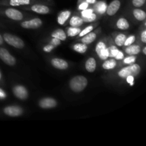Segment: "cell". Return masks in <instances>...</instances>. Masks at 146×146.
I'll list each match as a JSON object with an SVG mask.
<instances>
[{
	"label": "cell",
	"mask_w": 146,
	"mask_h": 146,
	"mask_svg": "<svg viewBox=\"0 0 146 146\" xmlns=\"http://www.w3.org/2000/svg\"><path fill=\"white\" fill-rule=\"evenodd\" d=\"M108 57H111V58H115V56H116V54H118L119 50H118V48L115 47V46H111L108 47Z\"/></svg>",
	"instance_id": "obj_28"
},
{
	"label": "cell",
	"mask_w": 146,
	"mask_h": 146,
	"mask_svg": "<svg viewBox=\"0 0 146 146\" xmlns=\"http://www.w3.org/2000/svg\"><path fill=\"white\" fill-rule=\"evenodd\" d=\"M94 29V27L93 26H89V27H87L86 28L84 29V30H82V31H81V32L79 33V34H78V36H79L80 37H82L84 36V35H86V34H87L88 33L91 32L92 30Z\"/></svg>",
	"instance_id": "obj_32"
},
{
	"label": "cell",
	"mask_w": 146,
	"mask_h": 146,
	"mask_svg": "<svg viewBox=\"0 0 146 146\" xmlns=\"http://www.w3.org/2000/svg\"><path fill=\"white\" fill-rule=\"evenodd\" d=\"M141 47L138 45H130L125 48V53L128 55H137L141 52Z\"/></svg>",
	"instance_id": "obj_17"
},
{
	"label": "cell",
	"mask_w": 146,
	"mask_h": 146,
	"mask_svg": "<svg viewBox=\"0 0 146 146\" xmlns=\"http://www.w3.org/2000/svg\"><path fill=\"white\" fill-rule=\"evenodd\" d=\"M116 26L118 29L121 30H126L129 28L130 24L127 19L125 18H121L118 20L116 23Z\"/></svg>",
	"instance_id": "obj_22"
},
{
	"label": "cell",
	"mask_w": 146,
	"mask_h": 146,
	"mask_svg": "<svg viewBox=\"0 0 146 146\" xmlns=\"http://www.w3.org/2000/svg\"><path fill=\"white\" fill-rule=\"evenodd\" d=\"M13 93L17 98L21 100H25L28 98V91L27 88L23 86H16L13 88Z\"/></svg>",
	"instance_id": "obj_6"
},
{
	"label": "cell",
	"mask_w": 146,
	"mask_h": 146,
	"mask_svg": "<svg viewBox=\"0 0 146 146\" xmlns=\"http://www.w3.org/2000/svg\"><path fill=\"white\" fill-rule=\"evenodd\" d=\"M86 1L88 4H95L96 2V0H86Z\"/></svg>",
	"instance_id": "obj_42"
},
{
	"label": "cell",
	"mask_w": 146,
	"mask_h": 146,
	"mask_svg": "<svg viewBox=\"0 0 146 146\" xmlns=\"http://www.w3.org/2000/svg\"><path fill=\"white\" fill-rule=\"evenodd\" d=\"M31 10L34 12H36L38 14H46L49 13L50 9L47 6L43 5V4H34L32 7H31Z\"/></svg>",
	"instance_id": "obj_13"
},
{
	"label": "cell",
	"mask_w": 146,
	"mask_h": 146,
	"mask_svg": "<svg viewBox=\"0 0 146 146\" xmlns=\"http://www.w3.org/2000/svg\"><path fill=\"white\" fill-rule=\"evenodd\" d=\"M133 15L135 18L138 21H143L146 18V13L143 10L141 9H133Z\"/></svg>",
	"instance_id": "obj_19"
},
{
	"label": "cell",
	"mask_w": 146,
	"mask_h": 146,
	"mask_svg": "<svg viewBox=\"0 0 146 146\" xmlns=\"http://www.w3.org/2000/svg\"><path fill=\"white\" fill-rule=\"evenodd\" d=\"M0 58L9 66H14L16 64L15 58L4 48H0Z\"/></svg>",
	"instance_id": "obj_4"
},
{
	"label": "cell",
	"mask_w": 146,
	"mask_h": 146,
	"mask_svg": "<svg viewBox=\"0 0 146 146\" xmlns=\"http://www.w3.org/2000/svg\"><path fill=\"white\" fill-rule=\"evenodd\" d=\"M135 60H136V57L133 55H131L130 56L126 57L125 58H124L123 63L125 64H132L135 62Z\"/></svg>",
	"instance_id": "obj_30"
},
{
	"label": "cell",
	"mask_w": 146,
	"mask_h": 146,
	"mask_svg": "<svg viewBox=\"0 0 146 146\" xmlns=\"http://www.w3.org/2000/svg\"><path fill=\"white\" fill-rule=\"evenodd\" d=\"M82 39H81V42L84 43L85 44H90L92 42H94L96 38V34L94 32H89L87 34L84 35L82 36Z\"/></svg>",
	"instance_id": "obj_15"
},
{
	"label": "cell",
	"mask_w": 146,
	"mask_h": 146,
	"mask_svg": "<svg viewBox=\"0 0 146 146\" xmlns=\"http://www.w3.org/2000/svg\"><path fill=\"white\" fill-rule=\"evenodd\" d=\"M86 69L88 72L93 73L96 68V61L94 58L91 57V58H88L85 64Z\"/></svg>",
	"instance_id": "obj_14"
},
{
	"label": "cell",
	"mask_w": 146,
	"mask_h": 146,
	"mask_svg": "<svg viewBox=\"0 0 146 146\" xmlns=\"http://www.w3.org/2000/svg\"><path fill=\"white\" fill-rule=\"evenodd\" d=\"M107 9V4L105 1H98V2L95 3V7H94V10L98 14H103L106 12Z\"/></svg>",
	"instance_id": "obj_16"
},
{
	"label": "cell",
	"mask_w": 146,
	"mask_h": 146,
	"mask_svg": "<svg viewBox=\"0 0 146 146\" xmlns=\"http://www.w3.org/2000/svg\"><path fill=\"white\" fill-rule=\"evenodd\" d=\"M141 41H142L143 43L145 44L146 43V31H143L141 34Z\"/></svg>",
	"instance_id": "obj_40"
},
{
	"label": "cell",
	"mask_w": 146,
	"mask_h": 146,
	"mask_svg": "<svg viewBox=\"0 0 146 146\" xmlns=\"http://www.w3.org/2000/svg\"><path fill=\"white\" fill-rule=\"evenodd\" d=\"M88 85V80L84 76H76L70 81L69 86L73 91L79 93L84 91Z\"/></svg>",
	"instance_id": "obj_1"
},
{
	"label": "cell",
	"mask_w": 146,
	"mask_h": 146,
	"mask_svg": "<svg viewBox=\"0 0 146 146\" xmlns=\"http://www.w3.org/2000/svg\"><path fill=\"white\" fill-rule=\"evenodd\" d=\"M51 64L54 68L60 70H65L68 67V64L67 63V61L64 59H61V58H53L51 60Z\"/></svg>",
	"instance_id": "obj_12"
},
{
	"label": "cell",
	"mask_w": 146,
	"mask_h": 146,
	"mask_svg": "<svg viewBox=\"0 0 146 146\" xmlns=\"http://www.w3.org/2000/svg\"><path fill=\"white\" fill-rule=\"evenodd\" d=\"M4 41L10 46L15 47L17 48H22L24 47V42L21 38L13 34L5 33L3 36Z\"/></svg>",
	"instance_id": "obj_3"
},
{
	"label": "cell",
	"mask_w": 146,
	"mask_h": 146,
	"mask_svg": "<svg viewBox=\"0 0 146 146\" xmlns=\"http://www.w3.org/2000/svg\"><path fill=\"white\" fill-rule=\"evenodd\" d=\"M5 14L7 17L16 21H20L23 19V14L21 11L13 8H9L6 9Z\"/></svg>",
	"instance_id": "obj_10"
},
{
	"label": "cell",
	"mask_w": 146,
	"mask_h": 146,
	"mask_svg": "<svg viewBox=\"0 0 146 146\" xmlns=\"http://www.w3.org/2000/svg\"><path fill=\"white\" fill-rule=\"evenodd\" d=\"M135 41V36L132 35V36H130L129 37H128L126 38H125V42H124V46H130L131 45V44H133V43L134 42V41Z\"/></svg>",
	"instance_id": "obj_31"
},
{
	"label": "cell",
	"mask_w": 146,
	"mask_h": 146,
	"mask_svg": "<svg viewBox=\"0 0 146 146\" xmlns=\"http://www.w3.org/2000/svg\"><path fill=\"white\" fill-rule=\"evenodd\" d=\"M83 23H84V20L82 19V18L77 17V16H74L71 17V20H70V25L74 27H80L82 25Z\"/></svg>",
	"instance_id": "obj_23"
},
{
	"label": "cell",
	"mask_w": 146,
	"mask_h": 146,
	"mask_svg": "<svg viewBox=\"0 0 146 146\" xmlns=\"http://www.w3.org/2000/svg\"><path fill=\"white\" fill-rule=\"evenodd\" d=\"M88 7V3L86 2V1H83L82 2L79 4V6H78V9L82 11V10L86 9Z\"/></svg>",
	"instance_id": "obj_36"
},
{
	"label": "cell",
	"mask_w": 146,
	"mask_h": 146,
	"mask_svg": "<svg viewBox=\"0 0 146 146\" xmlns=\"http://www.w3.org/2000/svg\"><path fill=\"white\" fill-rule=\"evenodd\" d=\"M73 48H74V51H76V52L80 53V54H84L87 51L88 47H87V44L81 43V44H76L73 46Z\"/></svg>",
	"instance_id": "obj_25"
},
{
	"label": "cell",
	"mask_w": 146,
	"mask_h": 146,
	"mask_svg": "<svg viewBox=\"0 0 146 146\" xmlns=\"http://www.w3.org/2000/svg\"><path fill=\"white\" fill-rule=\"evenodd\" d=\"M143 52L144 55H146V47H144L143 49Z\"/></svg>",
	"instance_id": "obj_44"
},
{
	"label": "cell",
	"mask_w": 146,
	"mask_h": 146,
	"mask_svg": "<svg viewBox=\"0 0 146 146\" xmlns=\"http://www.w3.org/2000/svg\"><path fill=\"white\" fill-rule=\"evenodd\" d=\"M42 25V21L38 18L33 19L29 20V21H23L21 24V26L24 29H38Z\"/></svg>",
	"instance_id": "obj_7"
},
{
	"label": "cell",
	"mask_w": 146,
	"mask_h": 146,
	"mask_svg": "<svg viewBox=\"0 0 146 146\" xmlns=\"http://www.w3.org/2000/svg\"><path fill=\"white\" fill-rule=\"evenodd\" d=\"M121 7V1L120 0H113L111 1V4L108 6H107L106 12L108 15L113 16L117 13V11L119 10Z\"/></svg>",
	"instance_id": "obj_11"
},
{
	"label": "cell",
	"mask_w": 146,
	"mask_h": 146,
	"mask_svg": "<svg viewBox=\"0 0 146 146\" xmlns=\"http://www.w3.org/2000/svg\"><path fill=\"white\" fill-rule=\"evenodd\" d=\"M51 36L54 38H57L60 39L61 41H65L66 39V34L64 32V30L58 29L55 30L54 32L51 34Z\"/></svg>",
	"instance_id": "obj_20"
},
{
	"label": "cell",
	"mask_w": 146,
	"mask_h": 146,
	"mask_svg": "<svg viewBox=\"0 0 146 146\" xmlns=\"http://www.w3.org/2000/svg\"><path fill=\"white\" fill-rule=\"evenodd\" d=\"M1 72H0V79H1Z\"/></svg>",
	"instance_id": "obj_45"
},
{
	"label": "cell",
	"mask_w": 146,
	"mask_h": 146,
	"mask_svg": "<svg viewBox=\"0 0 146 146\" xmlns=\"http://www.w3.org/2000/svg\"><path fill=\"white\" fill-rule=\"evenodd\" d=\"M49 44H51V45L54 46V47H56V46H58L61 44V40L58 39V38H54V37H53V38L51 40V41H50Z\"/></svg>",
	"instance_id": "obj_35"
},
{
	"label": "cell",
	"mask_w": 146,
	"mask_h": 146,
	"mask_svg": "<svg viewBox=\"0 0 146 146\" xmlns=\"http://www.w3.org/2000/svg\"><path fill=\"white\" fill-rule=\"evenodd\" d=\"M71 15V11H64L58 15V23L61 25L64 24V23L66 21L68 17Z\"/></svg>",
	"instance_id": "obj_21"
},
{
	"label": "cell",
	"mask_w": 146,
	"mask_h": 146,
	"mask_svg": "<svg viewBox=\"0 0 146 146\" xmlns=\"http://www.w3.org/2000/svg\"><path fill=\"white\" fill-rule=\"evenodd\" d=\"M38 105L41 108L49 109V108H55L57 105V102L52 98H44L39 101Z\"/></svg>",
	"instance_id": "obj_9"
},
{
	"label": "cell",
	"mask_w": 146,
	"mask_h": 146,
	"mask_svg": "<svg viewBox=\"0 0 146 146\" xmlns=\"http://www.w3.org/2000/svg\"><path fill=\"white\" fill-rule=\"evenodd\" d=\"M4 113L9 116L17 117L22 115L23 109L19 106H11L6 107L4 109Z\"/></svg>",
	"instance_id": "obj_8"
},
{
	"label": "cell",
	"mask_w": 146,
	"mask_h": 146,
	"mask_svg": "<svg viewBox=\"0 0 146 146\" xmlns=\"http://www.w3.org/2000/svg\"><path fill=\"white\" fill-rule=\"evenodd\" d=\"M93 13H94V9H92L87 8L86 9L82 10V11H81V16H82V19L87 18V17H88L89 16H91Z\"/></svg>",
	"instance_id": "obj_29"
},
{
	"label": "cell",
	"mask_w": 146,
	"mask_h": 146,
	"mask_svg": "<svg viewBox=\"0 0 146 146\" xmlns=\"http://www.w3.org/2000/svg\"><path fill=\"white\" fill-rule=\"evenodd\" d=\"M84 20V21H86V22H92V21H95L96 19V15L95 13H93L91 16H89L87 18L82 19Z\"/></svg>",
	"instance_id": "obj_34"
},
{
	"label": "cell",
	"mask_w": 146,
	"mask_h": 146,
	"mask_svg": "<svg viewBox=\"0 0 146 146\" xmlns=\"http://www.w3.org/2000/svg\"><path fill=\"white\" fill-rule=\"evenodd\" d=\"M116 61L114 58H110V59L105 60L104 63L103 64V68L106 70L113 69L116 66Z\"/></svg>",
	"instance_id": "obj_18"
},
{
	"label": "cell",
	"mask_w": 146,
	"mask_h": 146,
	"mask_svg": "<svg viewBox=\"0 0 146 146\" xmlns=\"http://www.w3.org/2000/svg\"><path fill=\"white\" fill-rule=\"evenodd\" d=\"M6 97V94L4 93V91L2 89L0 88V99H2Z\"/></svg>",
	"instance_id": "obj_41"
},
{
	"label": "cell",
	"mask_w": 146,
	"mask_h": 146,
	"mask_svg": "<svg viewBox=\"0 0 146 146\" xmlns=\"http://www.w3.org/2000/svg\"><path fill=\"white\" fill-rule=\"evenodd\" d=\"M31 3V0H9V4L12 7H18V6L28 5Z\"/></svg>",
	"instance_id": "obj_24"
},
{
	"label": "cell",
	"mask_w": 146,
	"mask_h": 146,
	"mask_svg": "<svg viewBox=\"0 0 146 146\" xmlns=\"http://www.w3.org/2000/svg\"><path fill=\"white\" fill-rule=\"evenodd\" d=\"M145 0H132L133 5L135 7L139 8V7H143L145 4Z\"/></svg>",
	"instance_id": "obj_33"
},
{
	"label": "cell",
	"mask_w": 146,
	"mask_h": 146,
	"mask_svg": "<svg viewBox=\"0 0 146 146\" xmlns=\"http://www.w3.org/2000/svg\"><path fill=\"white\" fill-rule=\"evenodd\" d=\"M3 41H4V38H3V37L1 36V35H0V45H1V44H3Z\"/></svg>",
	"instance_id": "obj_43"
},
{
	"label": "cell",
	"mask_w": 146,
	"mask_h": 146,
	"mask_svg": "<svg viewBox=\"0 0 146 146\" xmlns=\"http://www.w3.org/2000/svg\"><path fill=\"white\" fill-rule=\"evenodd\" d=\"M124 57V55L123 54L122 51H119L118 52V54H116V56H115V59H118V60H121V59H123Z\"/></svg>",
	"instance_id": "obj_39"
},
{
	"label": "cell",
	"mask_w": 146,
	"mask_h": 146,
	"mask_svg": "<svg viewBox=\"0 0 146 146\" xmlns=\"http://www.w3.org/2000/svg\"><path fill=\"white\" fill-rule=\"evenodd\" d=\"M81 31V30L80 28L71 27L67 29V34H68V36H77L78 34H79Z\"/></svg>",
	"instance_id": "obj_26"
},
{
	"label": "cell",
	"mask_w": 146,
	"mask_h": 146,
	"mask_svg": "<svg viewBox=\"0 0 146 146\" xmlns=\"http://www.w3.org/2000/svg\"><path fill=\"white\" fill-rule=\"evenodd\" d=\"M54 48H55V47H54V46L51 45V44H48V45L45 46L43 48V50H44V51H45V52L49 53V52H51V51H52Z\"/></svg>",
	"instance_id": "obj_37"
},
{
	"label": "cell",
	"mask_w": 146,
	"mask_h": 146,
	"mask_svg": "<svg viewBox=\"0 0 146 146\" xmlns=\"http://www.w3.org/2000/svg\"><path fill=\"white\" fill-rule=\"evenodd\" d=\"M126 80H127V82L130 84V85L132 86L133 85V82H134V76H129L126 77Z\"/></svg>",
	"instance_id": "obj_38"
},
{
	"label": "cell",
	"mask_w": 146,
	"mask_h": 146,
	"mask_svg": "<svg viewBox=\"0 0 146 146\" xmlns=\"http://www.w3.org/2000/svg\"><path fill=\"white\" fill-rule=\"evenodd\" d=\"M125 38H126V36L123 34H120L115 37V43L117 46H123L124 42L125 41Z\"/></svg>",
	"instance_id": "obj_27"
},
{
	"label": "cell",
	"mask_w": 146,
	"mask_h": 146,
	"mask_svg": "<svg viewBox=\"0 0 146 146\" xmlns=\"http://www.w3.org/2000/svg\"><path fill=\"white\" fill-rule=\"evenodd\" d=\"M141 71V68L138 64H130L128 66L124 67L121 71L118 72V76L121 78H125L129 76H136L140 74Z\"/></svg>",
	"instance_id": "obj_2"
},
{
	"label": "cell",
	"mask_w": 146,
	"mask_h": 146,
	"mask_svg": "<svg viewBox=\"0 0 146 146\" xmlns=\"http://www.w3.org/2000/svg\"><path fill=\"white\" fill-rule=\"evenodd\" d=\"M96 51L97 54H98V57L101 58V60H106L108 58V48L106 47V45L103 41H99L98 44H96Z\"/></svg>",
	"instance_id": "obj_5"
}]
</instances>
